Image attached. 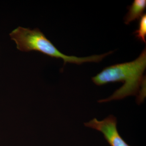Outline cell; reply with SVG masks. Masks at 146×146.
Instances as JSON below:
<instances>
[{
	"instance_id": "1",
	"label": "cell",
	"mask_w": 146,
	"mask_h": 146,
	"mask_svg": "<svg viewBox=\"0 0 146 146\" xmlns=\"http://www.w3.org/2000/svg\"><path fill=\"white\" fill-rule=\"evenodd\" d=\"M146 68V48L136 59L131 62L119 63L104 69L93 77V82L101 86L110 82H122L123 86L100 103L123 99L130 96H136L138 103L143 100L145 96L146 80L144 73Z\"/></svg>"
},
{
	"instance_id": "2",
	"label": "cell",
	"mask_w": 146,
	"mask_h": 146,
	"mask_svg": "<svg viewBox=\"0 0 146 146\" xmlns=\"http://www.w3.org/2000/svg\"><path fill=\"white\" fill-rule=\"evenodd\" d=\"M9 35L11 40L16 43L17 48L19 50L26 52L35 51L52 58H61L64 61V65L68 63L78 65L86 62L98 63L110 54L108 52L84 57L66 55L57 49L38 28L32 30L19 27L13 30Z\"/></svg>"
},
{
	"instance_id": "3",
	"label": "cell",
	"mask_w": 146,
	"mask_h": 146,
	"mask_svg": "<svg viewBox=\"0 0 146 146\" xmlns=\"http://www.w3.org/2000/svg\"><path fill=\"white\" fill-rule=\"evenodd\" d=\"M84 125L86 127L101 132L110 146H131L123 140L118 132L117 119L113 115H109L102 121L94 118Z\"/></svg>"
},
{
	"instance_id": "4",
	"label": "cell",
	"mask_w": 146,
	"mask_h": 146,
	"mask_svg": "<svg viewBox=\"0 0 146 146\" xmlns=\"http://www.w3.org/2000/svg\"><path fill=\"white\" fill-rule=\"evenodd\" d=\"M146 7V0H134L132 5L129 7L128 11L124 18L125 23L129 25L141 18Z\"/></svg>"
},
{
	"instance_id": "5",
	"label": "cell",
	"mask_w": 146,
	"mask_h": 146,
	"mask_svg": "<svg viewBox=\"0 0 146 146\" xmlns=\"http://www.w3.org/2000/svg\"><path fill=\"white\" fill-rule=\"evenodd\" d=\"M138 29L134 32L135 36L139 40L146 43V14H143L140 18Z\"/></svg>"
}]
</instances>
